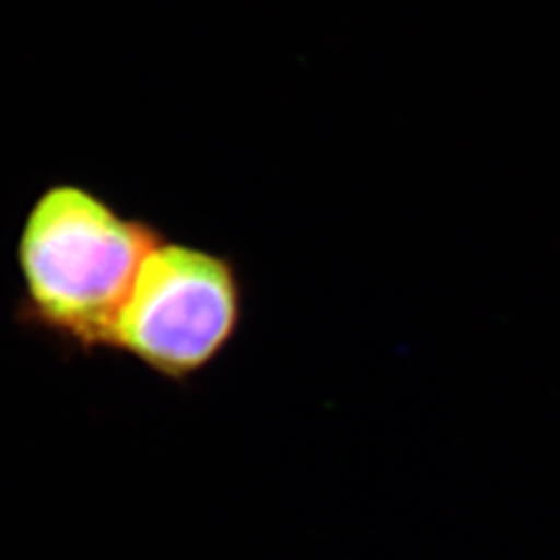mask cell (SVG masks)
<instances>
[{
	"label": "cell",
	"instance_id": "obj_1",
	"mask_svg": "<svg viewBox=\"0 0 560 560\" xmlns=\"http://www.w3.org/2000/svg\"><path fill=\"white\" fill-rule=\"evenodd\" d=\"M161 233L75 183L44 189L20 241L21 316L83 349L108 347L133 280Z\"/></svg>",
	"mask_w": 560,
	"mask_h": 560
},
{
	"label": "cell",
	"instance_id": "obj_2",
	"mask_svg": "<svg viewBox=\"0 0 560 560\" xmlns=\"http://www.w3.org/2000/svg\"><path fill=\"white\" fill-rule=\"evenodd\" d=\"M241 316L243 289L233 261L161 241L141 264L108 347L164 378L183 381L221 355Z\"/></svg>",
	"mask_w": 560,
	"mask_h": 560
}]
</instances>
